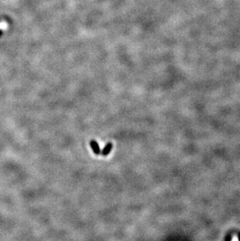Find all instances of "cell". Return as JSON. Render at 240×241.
<instances>
[{
    "mask_svg": "<svg viewBox=\"0 0 240 241\" xmlns=\"http://www.w3.org/2000/svg\"><path fill=\"white\" fill-rule=\"evenodd\" d=\"M90 145L91 147L92 150L95 152V154H101V148H100L99 145L97 144V142L95 140H91L90 142Z\"/></svg>",
    "mask_w": 240,
    "mask_h": 241,
    "instance_id": "cell-1",
    "label": "cell"
},
{
    "mask_svg": "<svg viewBox=\"0 0 240 241\" xmlns=\"http://www.w3.org/2000/svg\"><path fill=\"white\" fill-rule=\"evenodd\" d=\"M112 143H111V142L108 143L105 146V148H103L102 151H101V154H102L103 156H107V155H108L110 152H111V151H112Z\"/></svg>",
    "mask_w": 240,
    "mask_h": 241,
    "instance_id": "cell-2",
    "label": "cell"
},
{
    "mask_svg": "<svg viewBox=\"0 0 240 241\" xmlns=\"http://www.w3.org/2000/svg\"><path fill=\"white\" fill-rule=\"evenodd\" d=\"M232 241H239V239H238L237 236H234L232 239Z\"/></svg>",
    "mask_w": 240,
    "mask_h": 241,
    "instance_id": "cell-3",
    "label": "cell"
}]
</instances>
